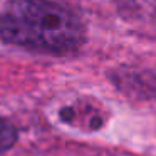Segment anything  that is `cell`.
Segmentation results:
<instances>
[{"label": "cell", "mask_w": 156, "mask_h": 156, "mask_svg": "<svg viewBox=\"0 0 156 156\" xmlns=\"http://www.w3.org/2000/svg\"><path fill=\"white\" fill-rule=\"evenodd\" d=\"M19 139V131L9 119L0 118V154L7 153L15 146Z\"/></svg>", "instance_id": "cell-3"}, {"label": "cell", "mask_w": 156, "mask_h": 156, "mask_svg": "<svg viewBox=\"0 0 156 156\" xmlns=\"http://www.w3.org/2000/svg\"><path fill=\"white\" fill-rule=\"evenodd\" d=\"M116 7L128 20L156 22V0H116Z\"/></svg>", "instance_id": "cell-2"}, {"label": "cell", "mask_w": 156, "mask_h": 156, "mask_svg": "<svg viewBox=\"0 0 156 156\" xmlns=\"http://www.w3.org/2000/svg\"><path fill=\"white\" fill-rule=\"evenodd\" d=\"M82 20L54 0H7L0 9V42L62 55L84 44Z\"/></svg>", "instance_id": "cell-1"}]
</instances>
